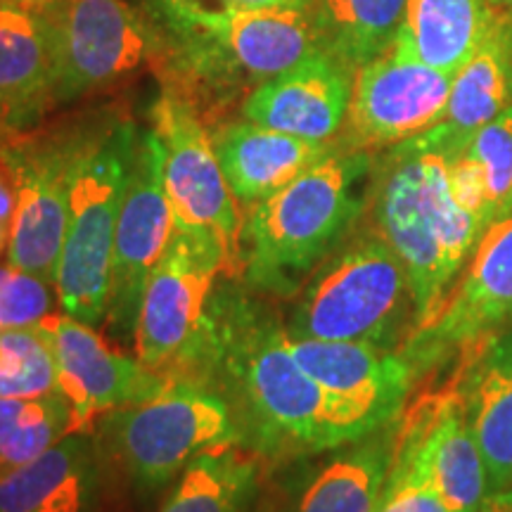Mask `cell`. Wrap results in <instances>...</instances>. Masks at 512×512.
<instances>
[{
  "label": "cell",
  "instance_id": "1",
  "mask_svg": "<svg viewBox=\"0 0 512 512\" xmlns=\"http://www.w3.org/2000/svg\"><path fill=\"white\" fill-rule=\"evenodd\" d=\"M169 380L219 394L238 427L240 448L268 463L361 439L297 363L278 313L235 275L214 287L200 335Z\"/></svg>",
  "mask_w": 512,
  "mask_h": 512
},
{
  "label": "cell",
  "instance_id": "2",
  "mask_svg": "<svg viewBox=\"0 0 512 512\" xmlns=\"http://www.w3.org/2000/svg\"><path fill=\"white\" fill-rule=\"evenodd\" d=\"M453 147L460 145L437 124L373 155L366 185L363 219L406 268L418 328L437 316L484 233L451 195L448 157Z\"/></svg>",
  "mask_w": 512,
  "mask_h": 512
},
{
  "label": "cell",
  "instance_id": "3",
  "mask_svg": "<svg viewBox=\"0 0 512 512\" xmlns=\"http://www.w3.org/2000/svg\"><path fill=\"white\" fill-rule=\"evenodd\" d=\"M373 155L335 147L285 188L247 209L238 275L261 297L290 299L342 245L366 209Z\"/></svg>",
  "mask_w": 512,
  "mask_h": 512
},
{
  "label": "cell",
  "instance_id": "4",
  "mask_svg": "<svg viewBox=\"0 0 512 512\" xmlns=\"http://www.w3.org/2000/svg\"><path fill=\"white\" fill-rule=\"evenodd\" d=\"M292 299L285 330L297 339L401 351L418 330L406 268L368 223L320 261Z\"/></svg>",
  "mask_w": 512,
  "mask_h": 512
},
{
  "label": "cell",
  "instance_id": "5",
  "mask_svg": "<svg viewBox=\"0 0 512 512\" xmlns=\"http://www.w3.org/2000/svg\"><path fill=\"white\" fill-rule=\"evenodd\" d=\"M136 140L133 121L110 119L83 128L76 150L55 294L62 313L93 328L107 313L114 233Z\"/></svg>",
  "mask_w": 512,
  "mask_h": 512
},
{
  "label": "cell",
  "instance_id": "6",
  "mask_svg": "<svg viewBox=\"0 0 512 512\" xmlns=\"http://www.w3.org/2000/svg\"><path fill=\"white\" fill-rule=\"evenodd\" d=\"M95 430L112 470L143 496L169 486L202 453L240 446L228 403L183 380H171L155 399L107 413Z\"/></svg>",
  "mask_w": 512,
  "mask_h": 512
},
{
  "label": "cell",
  "instance_id": "7",
  "mask_svg": "<svg viewBox=\"0 0 512 512\" xmlns=\"http://www.w3.org/2000/svg\"><path fill=\"white\" fill-rule=\"evenodd\" d=\"M171 69L192 105H214L252 93L256 86L290 72L323 53L306 10L240 12L219 27L169 46Z\"/></svg>",
  "mask_w": 512,
  "mask_h": 512
},
{
  "label": "cell",
  "instance_id": "8",
  "mask_svg": "<svg viewBox=\"0 0 512 512\" xmlns=\"http://www.w3.org/2000/svg\"><path fill=\"white\" fill-rule=\"evenodd\" d=\"M150 117L162 140L174 228L211 235L226 256V275H238L242 228L238 200L228 188L200 110L185 95L166 88L152 105Z\"/></svg>",
  "mask_w": 512,
  "mask_h": 512
},
{
  "label": "cell",
  "instance_id": "9",
  "mask_svg": "<svg viewBox=\"0 0 512 512\" xmlns=\"http://www.w3.org/2000/svg\"><path fill=\"white\" fill-rule=\"evenodd\" d=\"M226 256L211 235L174 228L140 299L136 356L169 377L200 335L204 313Z\"/></svg>",
  "mask_w": 512,
  "mask_h": 512
},
{
  "label": "cell",
  "instance_id": "10",
  "mask_svg": "<svg viewBox=\"0 0 512 512\" xmlns=\"http://www.w3.org/2000/svg\"><path fill=\"white\" fill-rule=\"evenodd\" d=\"M512 323V209L479 235L465 273L430 323L401 347L415 380L446 361L453 351H467Z\"/></svg>",
  "mask_w": 512,
  "mask_h": 512
},
{
  "label": "cell",
  "instance_id": "11",
  "mask_svg": "<svg viewBox=\"0 0 512 512\" xmlns=\"http://www.w3.org/2000/svg\"><path fill=\"white\" fill-rule=\"evenodd\" d=\"M171 233L174 214L164 183L162 140L155 128H147L138 131L112 249L105 320L110 335L121 344L136 337L140 299Z\"/></svg>",
  "mask_w": 512,
  "mask_h": 512
},
{
  "label": "cell",
  "instance_id": "12",
  "mask_svg": "<svg viewBox=\"0 0 512 512\" xmlns=\"http://www.w3.org/2000/svg\"><path fill=\"white\" fill-rule=\"evenodd\" d=\"M55 31V100L69 102L140 67L159 34L126 0H43Z\"/></svg>",
  "mask_w": 512,
  "mask_h": 512
},
{
  "label": "cell",
  "instance_id": "13",
  "mask_svg": "<svg viewBox=\"0 0 512 512\" xmlns=\"http://www.w3.org/2000/svg\"><path fill=\"white\" fill-rule=\"evenodd\" d=\"M81 131L0 143V162L17 185V209L10 223L8 264L55 285L69 185Z\"/></svg>",
  "mask_w": 512,
  "mask_h": 512
},
{
  "label": "cell",
  "instance_id": "14",
  "mask_svg": "<svg viewBox=\"0 0 512 512\" xmlns=\"http://www.w3.org/2000/svg\"><path fill=\"white\" fill-rule=\"evenodd\" d=\"M451 83V74L389 50L356 72L337 143L375 155L430 131L446 117Z\"/></svg>",
  "mask_w": 512,
  "mask_h": 512
},
{
  "label": "cell",
  "instance_id": "15",
  "mask_svg": "<svg viewBox=\"0 0 512 512\" xmlns=\"http://www.w3.org/2000/svg\"><path fill=\"white\" fill-rule=\"evenodd\" d=\"M41 325L53 344L57 392L72 406L74 432H88L107 413L155 399L171 384L169 377L147 368L138 356L110 347L93 325L69 313H50Z\"/></svg>",
  "mask_w": 512,
  "mask_h": 512
},
{
  "label": "cell",
  "instance_id": "16",
  "mask_svg": "<svg viewBox=\"0 0 512 512\" xmlns=\"http://www.w3.org/2000/svg\"><path fill=\"white\" fill-rule=\"evenodd\" d=\"M297 363L337 403L358 437L394 422L403 413L415 375L401 351L358 342L290 337Z\"/></svg>",
  "mask_w": 512,
  "mask_h": 512
},
{
  "label": "cell",
  "instance_id": "17",
  "mask_svg": "<svg viewBox=\"0 0 512 512\" xmlns=\"http://www.w3.org/2000/svg\"><path fill=\"white\" fill-rule=\"evenodd\" d=\"M354 81L356 69L320 53L256 86L242 102V117L290 136L332 143L347 121Z\"/></svg>",
  "mask_w": 512,
  "mask_h": 512
},
{
  "label": "cell",
  "instance_id": "18",
  "mask_svg": "<svg viewBox=\"0 0 512 512\" xmlns=\"http://www.w3.org/2000/svg\"><path fill=\"white\" fill-rule=\"evenodd\" d=\"M110 470L98 437L72 432L41 458L0 475V512H100Z\"/></svg>",
  "mask_w": 512,
  "mask_h": 512
},
{
  "label": "cell",
  "instance_id": "19",
  "mask_svg": "<svg viewBox=\"0 0 512 512\" xmlns=\"http://www.w3.org/2000/svg\"><path fill=\"white\" fill-rule=\"evenodd\" d=\"M57 50L50 19L0 8V143L34 128L55 105Z\"/></svg>",
  "mask_w": 512,
  "mask_h": 512
},
{
  "label": "cell",
  "instance_id": "20",
  "mask_svg": "<svg viewBox=\"0 0 512 512\" xmlns=\"http://www.w3.org/2000/svg\"><path fill=\"white\" fill-rule=\"evenodd\" d=\"M458 392L484 458L489 491L512 486V332L463 351Z\"/></svg>",
  "mask_w": 512,
  "mask_h": 512
},
{
  "label": "cell",
  "instance_id": "21",
  "mask_svg": "<svg viewBox=\"0 0 512 512\" xmlns=\"http://www.w3.org/2000/svg\"><path fill=\"white\" fill-rule=\"evenodd\" d=\"M211 145L230 192L249 209L328 155L335 140L297 138L245 119L216 128Z\"/></svg>",
  "mask_w": 512,
  "mask_h": 512
},
{
  "label": "cell",
  "instance_id": "22",
  "mask_svg": "<svg viewBox=\"0 0 512 512\" xmlns=\"http://www.w3.org/2000/svg\"><path fill=\"white\" fill-rule=\"evenodd\" d=\"M399 418L351 441L309 477L287 512H377L394 463Z\"/></svg>",
  "mask_w": 512,
  "mask_h": 512
},
{
  "label": "cell",
  "instance_id": "23",
  "mask_svg": "<svg viewBox=\"0 0 512 512\" xmlns=\"http://www.w3.org/2000/svg\"><path fill=\"white\" fill-rule=\"evenodd\" d=\"M489 0H408L392 53L456 76L494 22Z\"/></svg>",
  "mask_w": 512,
  "mask_h": 512
},
{
  "label": "cell",
  "instance_id": "24",
  "mask_svg": "<svg viewBox=\"0 0 512 512\" xmlns=\"http://www.w3.org/2000/svg\"><path fill=\"white\" fill-rule=\"evenodd\" d=\"M508 105H512V15L496 8L482 46L453 76L441 126L458 145H467Z\"/></svg>",
  "mask_w": 512,
  "mask_h": 512
},
{
  "label": "cell",
  "instance_id": "25",
  "mask_svg": "<svg viewBox=\"0 0 512 512\" xmlns=\"http://www.w3.org/2000/svg\"><path fill=\"white\" fill-rule=\"evenodd\" d=\"M406 5L408 0H311L306 12L323 53L358 72L392 50Z\"/></svg>",
  "mask_w": 512,
  "mask_h": 512
},
{
  "label": "cell",
  "instance_id": "26",
  "mask_svg": "<svg viewBox=\"0 0 512 512\" xmlns=\"http://www.w3.org/2000/svg\"><path fill=\"white\" fill-rule=\"evenodd\" d=\"M259 482V458L240 446L202 453L185 467L159 512H247Z\"/></svg>",
  "mask_w": 512,
  "mask_h": 512
},
{
  "label": "cell",
  "instance_id": "27",
  "mask_svg": "<svg viewBox=\"0 0 512 512\" xmlns=\"http://www.w3.org/2000/svg\"><path fill=\"white\" fill-rule=\"evenodd\" d=\"M72 432V406L60 392L0 399V475L41 458Z\"/></svg>",
  "mask_w": 512,
  "mask_h": 512
},
{
  "label": "cell",
  "instance_id": "28",
  "mask_svg": "<svg viewBox=\"0 0 512 512\" xmlns=\"http://www.w3.org/2000/svg\"><path fill=\"white\" fill-rule=\"evenodd\" d=\"M57 392V363L41 323L0 332V399Z\"/></svg>",
  "mask_w": 512,
  "mask_h": 512
},
{
  "label": "cell",
  "instance_id": "29",
  "mask_svg": "<svg viewBox=\"0 0 512 512\" xmlns=\"http://www.w3.org/2000/svg\"><path fill=\"white\" fill-rule=\"evenodd\" d=\"M311 0H140L155 31L171 38L169 46L219 27L240 12L306 10Z\"/></svg>",
  "mask_w": 512,
  "mask_h": 512
},
{
  "label": "cell",
  "instance_id": "30",
  "mask_svg": "<svg viewBox=\"0 0 512 512\" xmlns=\"http://www.w3.org/2000/svg\"><path fill=\"white\" fill-rule=\"evenodd\" d=\"M467 152L482 164L498 219L512 209V105L479 128L467 143Z\"/></svg>",
  "mask_w": 512,
  "mask_h": 512
},
{
  "label": "cell",
  "instance_id": "31",
  "mask_svg": "<svg viewBox=\"0 0 512 512\" xmlns=\"http://www.w3.org/2000/svg\"><path fill=\"white\" fill-rule=\"evenodd\" d=\"M55 285L17 266H0V332L38 325L53 313Z\"/></svg>",
  "mask_w": 512,
  "mask_h": 512
},
{
  "label": "cell",
  "instance_id": "32",
  "mask_svg": "<svg viewBox=\"0 0 512 512\" xmlns=\"http://www.w3.org/2000/svg\"><path fill=\"white\" fill-rule=\"evenodd\" d=\"M448 183H451V195L458 207L467 211L482 230L496 219L494 202L486 188V176L482 164L467 152L465 147H453L448 157Z\"/></svg>",
  "mask_w": 512,
  "mask_h": 512
},
{
  "label": "cell",
  "instance_id": "33",
  "mask_svg": "<svg viewBox=\"0 0 512 512\" xmlns=\"http://www.w3.org/2000/svg\"><path fill=\"white\" fill-rule=\"evenodd\" d=\"M377 512H448L434 486L418 470L394 465Z\"/></svg>",
  "mask_w": 512,
  "mask_h": 512
},
{
  "label": "cell",
  "instance_id": "34",
  "mask_svg": "<svg viewBox=\"0 0 512 512\" xmlns=\"http://www.w3.org/2000/svg\"><path fill=\"white\" fill-rule=\"evenodd\" d=\"M15 209H17L15 178H12L10 171L5 169V164L0 162V223H5V226L10 228Z\"/></svg>",
  "mask_w": 512,
  "mask_h": 512
},
{
  "label": "cell",
  "instance_id": "35",
  "mask_svg": "<svg viewBox=\"0 0 512 512\" xmlns=\"http://www.w3.org/2000/svg\"><path fill=\"white\" fill-rule=\"evenodd\" d=\"M479 512H512V486L510 489L489 491Z\"/></svg>",
  "mask_w": 512,
  "mask_h": 512
},
{
  "label": "cell",
  "instance_id": "36",
  "mask_svg": "<svg viewBox=\"0 0 512 512\" xmlns=\"http://www.w3.org/2000/svg\"><path fill=\"white\" fill-rule=\"evenodd\" d=\"M38 0H0V8H29L34 10Z\"/></svg>",
  "mask_w": 512,
  "mask_h": 512
},
{
  "label": "cell",
  "instance_id": "37",
  "mask_svg": "<svg viewBox=\"0 0 512 512\" xmlns=\"http://www.w3.org/2000/svg\"><path fill=\"white\" fill-rule=\"evenodd\" d=\"M8 240H10V228L5 226V223H0V252L8 247Z\"/></svg>",
  "mask_w": 512,
  "mask_h": 512
},
{
  "label": "cell",
  "instance_id": "38",
  "mask_svg": "<svg viewBox=\"0 0 512 512\" xmlns=\"http://www.w3.org/2000/svg\"><path fill=\"white\" fill-rule=\"evenodd\" d=\"M489 3L494 5V8H501L512 15V0H489Z\"/></svg>",
  "mask_w": 512,
  "mask_h": 512
}]
</instances>
